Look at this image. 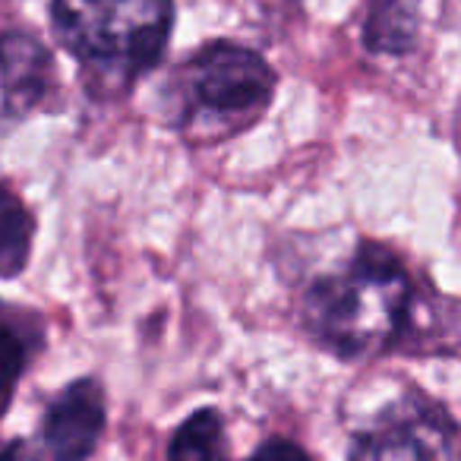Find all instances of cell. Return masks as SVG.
Listing matches in <instances>:
<instances>
[{
    "mask_svg": "<svg viewBox=\"0 0 461 461\" xmlns=\"http://www.w3.org/2000/svg\"><path fill=\"white\" fill-rule=\"evenodd\" d=\"M32 238L35 221L29 209L7 184H0V278L4 282L23 276L32 253Z\"/></svg>",
    "mask_w": 461,
    "mask_h": 461,
    "instance_id": "cell-7",
    "label": "cell"
},
{
    "mask_svg": "<svg viewBox=\"0 0 461 461\" xmlns=\"http://www.w3.org/2000/svg\"><path fill=\"white\" fill-rule=\"evenodd\" d=\"M60 48L95 95H123L155 70L174 29V0H54Z\"/></svg>",
    "mask_w": 461,
    "mask_h": 461,
    "instance_id": "cell-2",
    "label": "cell"
},
{
    "mask_svg": "<svg viewBox=\"0 0 461 461\" xmlns=\"http://www.w3.org/2000/svg\"><path fill=\"white\" fill-rule=\"evenodd\" d=\"M417 39V16L408 0H373L366 16L364 41L370 51L383 54H408Z\"/></svg>",
    "mask_w": 461,
    "mask_h": 461,
    "instance_id": "cell-8",
    "label": "cell"
},
{
    "mask_svg": "<svg viewBox=\"0 0 461 461\" xmlns=\"http://www.w3.org/2000/svg\"><path fill=\"white\" fill-rule=\"evenodd\" d=\"M414 322V282L389 247L364 240L335 272L303 294L310 339L341 360H366L395 348Z\"/></svg>",
    "mask_w": 461,
    "mask_h": 461,
    "instance_id": "cell-1",
    "label": "cell"
},
{
    "mask_svg": "<svg viewBox=\"0 0 461 461\" xmlns=\"http://www.w3.org/2000/svg\"><path fill=\"white\" fill-rule=\"evenodd\" d=\"M29 366V339L14 326L0 322V414L7 411L16 383Z\"/></svg>",
    "mask_w": 461,
    "mask_h": 461,
    "instance_id": "cell-10",
    "label": "cell"
},
{
    "mask_svg": "<svg viewBox=\"0 0 461 461\" xmlns=\"http://www.w3.org/2000/svg\"><path fill=\"white\" fill-rule=\"evenodd\" d=\"M247 461H313L307 452H303L297 442L291 439H269L257 448Z\"/></svg>",
    "mask_w": 461,
    "mask_h": 461,
    "instance_id": "cell-11",
    "label": "cell"
},
{
    "mask_svg": "<svg viewBox=\"0 0 461 461\" xmlns=\"http://www.w3.org/2000/svg\"><path fill=\"white\" fill-rule=\"evenodd\" d=\"M54 79V58L35 35L7 32L0 39V98L7 114H29L45 102Z\"/></svg>",
    "mask_w": 461,
    "mask_h": 461,
    "instance_id": "cell-6",
    "label": "cell"
},
{
    "mask_svg": "<svg viewBox=\"0 0 461 461\" xmlns=\"http://www.w3.org/2000/svg\"><path fill=\"white\" fill-rule=\"evenodd\" d=\"M278 77L259 51L218 39L196 48L171 77V121L180 133L218 140L266 114Z\"/></svg>",
    "mask_w": 461,
    "mask_h": 461,
    "instance_id": "cell-3",
    "label": "cell"
},
{
    "mask_svg": "<svg viewBox=\"0 0 461 461\" xmlns=\"http://www.w3.org/2000/svg\"><path fill=\"white\" fill-rule=\"evenodd\" d=\"M0 461H39L26 439H14L0 448Z\"/></svg>",
    "mask_w": 461,
    "mask_h": 461,
    "instance_id": "cell-12",
    "label": "cell"
},
{
    "mask_svg": "<svg viewBox=\"0 0 461 461\" xmlns=\"http://www.w3.org/2000/svg\"><path fill=\"white\" fill-rule=\"evenodd\" d=\"M228 436L218 411L199 408L177 427L167 446V461H224Z\"/></svg>",
    "mask_w": 461,
    "mask_h": 461,
    "instance_id": "cell-9",
    "label": "cell"
},
{
    "mask_svg": "<svg viewBox=\"0 0 461 461\" xmlns=\"http://www.w3.org/2000/svg\"><path fill=\"white\" fill-rule=\"evenodd\" d=\"M351 461H458V427L442 404L404 398L357 436Z\"/></svg>",
    "mask_w": 461,
    "mask_h": 461,
    "instance_id": "cell-4",
    "label": "cell"
},
{
    "mask_svg": "<svg viewBox=\"0 0 461 461\" xmlns=\"http://www.w3.org/2000/svg\"><path fill=\"white\" fill-rule=\"evenodd\" d=\"M104 423H108V402L102 383L95 376L73 379L48 404L41 442L51 461H86L95 452Z\"/></svg>",
    "mask_w": 461,
    "mask_h": 461,
    "instance_id": "cell-5",
    "label": "cell"
}]
</instances>
